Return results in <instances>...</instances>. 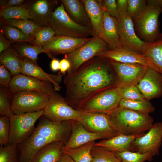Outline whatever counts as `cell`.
I'll return each instance as SVG.
<instances>
[{
    "instance_id": "cell-15",
    "label": "cell",
    "mask_w": 162,
    "mask_h": 162,
    "mask_svg": "<svg viewBox=\"0 0 162 162\" xmlns=\"http://www.w3.org/2000/svg\"><path fill=\"white\" fill-rule=\"evenodd\" d=\"M132 19L127 15L117 20L120 47L142 54L146 42L136 34Z\"/></svg>"
},
{
    "instance_id": "cell-13",
    "label": "cell",
    "mask_w": 162,
    "mask_h": 162,
    "mask_svg": "<svg viewBox=\"0 0 162 162\" xmlns=\"http://www.w3.org/2000/svg\"><path fill=\"white\" fill-rule=\"evenodd\" d=\"M8 88L14 94L22 91L33 90L51 96L57 92L51 82L22 73L12 76Z\"/></svg>"
},
{
    "instance_id": "cell-8",
    "label": "cell",
    "mask_w": 162,
    "mask_h": 162,
    "mask_svg": "<svg viewBox=\"0 0 162 162\" xmlns=\"http://www.w3.org/2000/svg\"><path fill=\"white\" fill-rule=\"evenodd\" d=\"M50 95L33 90H24L14 94L11 110L14 114L38 111L45 108Z\"/></svg>"
},
{
    "instance_id": "cell-9",
    "label": "cell",
    "mask_w": 162,
    "mask_h": 162,
    "mask_svg": "<svg viewBox=\"0 0 162 162\" xmlns=\"http://www.w3.org/2000/svg\"><path fill=\"white\" fill-rule=\"evenodd\" d=\"M82 112L69 105L64 98L56 92L50 96L44 115L52 121L59 122L76 121Z\"/></svg>"
},
{
    "instance_id": "cell-3",
    "label": "cell",
    "mask_w": 162,
    "mask_h": 162,
    "mask_svg": "<svg viewBox=\"0 0 162 162\" xmlns=\"http://www.w3.org/2000/svg\"><path fill=\"white\" fill-rule=\"evenodd\" d=\"M120 134L126 135L141 134L148 130L154 119L149 114L118 106L106 113Z\"/></svg>"
},
{
    "instance_id": "cell-6",
    "label": "cell",
    "mask_w": 162,
    "mask_h": 162,
    "mask_svg": "<svg viewBox=\"0 0 162 162\" xmlns=\"http://www.w3.org/2000/svg\"><path fill=\"white\" fill-rule=\"evenodd\" d=\"M44 114V110L36 112L14 114L10 118L9 144L17 146L32 134L37 121Z\"/></svg>"
},
{
    "instance_id": "cell-32",
    "label": "cell",
    "mask_w": 162,
    "mask_h": 162,
    "mask_svg": "<svg viewBox=\"0 0 162 162\" xmlns=\"http://www.w3.org/2000/svg\"><path fill=\"white\" fill-rule=\"evenodd\" d=\"M14 94L8 88L0 86V115L10 118L14 114L11 106Z\"/></svg>"
},
{
    "instance_id": "cell-17",
    "label": "cell",
    "mask_w": 162,
    "mask_h": 162,
    "mask_svg": "<svg viewBox=\"0 0 162 162\" xmlns=\"http://www.w3.org/2000/svg\"><path fill=\"white\" fill-rule=\"evenodd\" d=\"M110 60L117 76L118 85L131 84L137 86L148 67L139 64L123 63Z\"/></svg>"
},
{
    "instance_id": "cell-23",
    "label": "cell",
    "mask_w": 162,
    "mask_h": 162,
    "mask_svg": "<svg viewBox=\"0 0 162 162\" xmlns=\"http://www.w3.org/2000/svg\"><path fill=\"white\" fill-rule=\"evenodd\" d=\"M103 13L104 23L100 38L107 44L109 50H113L120 46L117 20L106 12Z\"/></svg>"
},
{
    "instance_id": "cell-31",
    "label": "cell",
    "mask_w": 162,
    "mask_h": 162,
    "mask_svg": "<svg viewBox=\"0 0 162 162\" xmlns=\"http://www.w3.org/2000/svg\"><path fill=\"white\" fill-rule=\"evenodd\" d=\"M91 155V162H121L116 152L95 145L92 149Z\"/></svg>"
},
{
    "instance_id": "cell-11",
    "label": "cell",
    "mask_w": 162,
    "mask_h": 162,
    "mask_svg": "<svg viewBox=\"0 0 162 162\" xmlns=\"http://www.w3.org/2000/svg\"><path fill=\"white\" fill-rule=\"evenodd\" d=\"M121 99L116 87L112 88L94 96L84 104L80 110L106 113L118 107Z\"/></svg>"
},
{
    "instance_id": "cell-39",
    "label": "cell",
    "mask_w": 162,
    "mask_h": 162,
    "mask_svg": "<svg viewBox=\"0 0 162 162\" xmlns=\"http://www.w3.org/2000/svg\"><path fill=\"white\" fill-rule=\"evenodd\" d=\"M32 35L35 38L36 46L42 47L55 35V33L51 27L48 26L38 29Z\"/></svg>"
},
{
    "instance_id": "cell-34",
    "label": "cell",
    "mask_w": 162,
    "mask_h": 162,
    "mask_svg": "<svg viewBox=\"0 0 162 162\" xmlns=\"http://www.w3.org/2000/svg\"><path fill=\"white\" fill-rule=\"evenodd\" d=\"M7 25L16 27L27 35L30 36L42 28L33 21L28 20L8 19L5 20Z\"/></svg>"
},
{
    "instance_id": "cell-28",
    "label": "cell",
    "mask_w": 162,
    "mask_h": 162,
    "mask_svg": "<svg viewBox=\"0 0 162 162\" xmlns=\"http://www.w3.org/2000/svg\"><path fill=\"white\" fill-rule=\"evenodd\" d=\"M32 19L48 25V19L50 10L49 4L47 1L39 0L35 2L28 8Z\"/></svg>"
},
{
    "instance_id": "cell-12",
    "label": "cell",
    "mask_w": 162,
    "mask_h": 162,
    "mask_svg": "<svg viewBox=\"0 0 162 162\" xmlns=\"http://www.w3.org/2000/svg\"><path fill=\"white\" fill-rule=\"evenodd\" d=\"M148 130L134 140L132 145L134 151L159 155L162 142V122L153 123Z\"/></svg>"
},
{
    "instance_id": "cell-51",
    "label": "cell",
    "mask_w": 162,
    "mask_h": 162,
    "mask_svg": "<svg viewBox=\"0 0 162 162\" xmlns=\"http://www.w3.org/2000/svg\"><path fill=\"white\" fill-rule=\"evenodd\" d=\"M159 40H162V32L160 33L159 37Z\"/></svg>"
},
{
    "instance_id": "cell-47",
    "label": "cell",
    "mask_w": 162,
    "mask_h": 162,
    "mask_svg": "<svg viewBox=\"0 0 162 162\" xmlns=\"http://www.w3.org/2000/svg\"><path fill=\"white\" fill-rule=\"evenodd\" d=\"M70 65L69 61L63 58L60 62V70L62 74H66V72L69 69Z\"/></svg>"
},
{
    "instance_id": "cell-1",
    "label": "cell",
    "mask_w": 162,
    "mask_h": 162,
    "mask_svg": "<svg viewBox=\"0 0 162 162\" xmlns=\"http://www.w3.org/2000/svg\"><path fill=\"white\" fill-rule=\"evenodd\" d=\"M63 82L66 89V101L78 110L95 95L116 87L118 84L110 60L98 56L84 63L74 73L66 74Z\"/></svg>"
},
{
    "instance_id": "cell-45",
    "label": "cell",
    "mask_w": 162,
    "mask_h": 162,
    "mask_svg": "<svg viewBox=\"0 0 162 162\" xmlns=\"http://www.w3.org/2000/svg\"><path fill=\"white\" fill-rule=\"evenodd\" d=\"M116 4L120 17L126 16L127 14L128 0H117Z\"/></svg>"
},
{
    "instance_id": "cell-7",
    "label": "cell",
    "mask_w": 162,
    "mask_h": 162,
    "mask_svg": "<svg viewBox=\"0 0 162 162\" xmlns=\"http://www.w3.org/2000/svg\"><path fill=\"white\" fill-rule=\"evenodd\" d=\"M109 50L107 44L100 37H92L91 39L74 51L65 54V58L70 66L66 74L75 72L84 63L96 56L100 52Z\"/></svg>"
},
{
    "instance_id": "cell-48",
    "label": "cell",
    "mask_w": 162,
    "mask_h": 162,
    "mask_svg": "<svg viewBox=\"0 0 162 162\" xmlns=\"http://www.w3.org/2000/svg\"><path fill=\"white\" fill-rule=\"evenodd\" d=\"M50 67L51 70L54 71L59 70V61L56 58L53 59L51 62Z\"/></svg>"
},
{
    "instance_id": "cell-27",
    "label": "cell",
    "mask_w": 162,
    "mask_h": 162,
    "mask_svg": "<svg viewBox=\"0 0 162 162\" xmlns=\"http://www.w3.org/2000/svg\"><path fill=\"white\" fill-rule=\"evenodd\" d=\"M142 54L152 61L157 71L162 75V40L146 42Z\"/></svg>"
},
{
    "instance_id": "cell-41",
    "label": "cell",
    "mask_w": 162,
    "mask_h": 162,
    "mask_svg": "<svg viewBox=\"0 0 162 162\" xmlns=\"http://www.w3.org/2000/svg\"><path fill=\"white\" fill-rule=\"evenodd\" d=\"M10 130V118L5 116H0V146H5L9 144Z\"/></svg>"
},
{
    "instance_id": "cell-2",
    "label": "cell",
    "mask_w": 162,
    "mask_h": 162,
    "mask_svg": "<svg viewBox=\"0 0 162 162\" xmlns=\"http://www.w3.org/2000/svg\"><path fill=\"white\" fill-rule=\"evenodd\" d=\"M69 121L55 122L44 116L37 127L26 139L17 146L23 162H31L39 151L51 142H65L69 130Z\"/></svg>"
},
{
    "instance_id": "cell-18",
    "label": "cell",
    "mask_w": 162,
    "mask_h": 162,
    "mask_svg": "<svg viewBox=\"0 0 162 162\" xmlns=\"http://www.w3.org/2000/svg\"><path fill=\"white\" fill-rule=\"evenodd\" d=\"M137 86L148 100L162 96V75L147 67Z\"/></svg>"
},
{
    "instance_id": "cell-29",
    "label": "cell",
    "mask_w": 162,
    "mask_h": 162,
    "mask_svg": "<svg viewBox=\"0 0 162 162\" xmlns=\"http://www.w3.org/2000/svg\"><path fill=\"white\" fill-rule=\"evenodd\" d=\"M95 141L89 142L79 147L68 149L63 153L70 156L75 162H91V151Z\"/></svg>"
},
{
    "instance_id": "cell-44",
    "label": "cell",
    "mask_w": 162,
    "mask_h": 162,
    "mask_svg": "<svg viewBox=\"0 0 162 162\" xmlns=\"http://www.w3.org/2000/svg\"><path fill=\"white\" fill-rule=\"evenodd\" d=\"M10 71L4 66L0 65V86L8 88L12 76Z\"/></svg>"
},
{
    "instance_id": "cell-35",
    "label": "cell",
    "mask_w": 162,
    "mask_h": 162,
    "mask_svg": "<svg viewBox=\"0 0 162 162\" xmlns=\"http://www.w3.org/2000/svg\"><path fill=\"white\" fill-rule=\"evenodd\" d=\"M121 162H144L151 161L154 156L150 153H141L138 152L126 151L116 152Z\"/></svg>"
},
{
    "instance_id": "cell-4",
    "label": "cell",
    "mask_w": 162,
    "mask_h": 162,
    "mask_svg": "<svg viewBox=\"0 0 162 162\" xmlns=\"http://www.w3.org/2000/svg\"><path fill=\"white\" fill-rule=\"evenodd\" d=\"M162 12V0H147L145 9L134 20L140 38L145 42L152 43L159 40L160 33L158 19Z\"/></svg>"
},
{
    "instance_id": "cell-20",
    "label": "cell",
    "mask_w": 162,
    "mask_h": 162,
    "mask_svg": "<svg viewBox=\"0 0 162 162\" xmlns=\"http://www.w3.org/2000/svg\"><path fill=\"white\" fill-rule=\"evenodd\" d=\"M21 73L51 82L56 91H60L61 88L60 84L62 80L63 75L61 72L57 75L47 73L37 63L28 59L23 58Z\"/></svg>"
},
{
    "instance_id": "cell-26",
    "label": "cell",
    "mask_w": 162,
    "mask_h": 162,
    "mask_svg": "<svg viewBox=\"0 0 162 162\" xmlns=\"http://www.w3.org/2000/svg\"><path fill=\"white\" fill-rule=\"evenodd\" d=\"M22 62L17 51L11 47L0 53V64L10 71L12 76L21 73Z\"/></svg>"
},
{
    "instance_id": "cell-14",
    "label": "cell",
    "mask_w": 162,
    "mask_h": 162,
    "mask_svg": "<svg viewBox=\"0 0 162 162\" xmlns=\"http://www.w3.org/2000/svg\"><path fill=\"white\" fill-rule=\"evenodd\" d=\"M91 38H74L55 35L42 47L49 57L52 59L60 54L70 53L81 46Z\"/></svg>"
},
{
    "instance_id": "cell-38",
    "label": "cell",
    "mask_w": 162,
    "mask_h": 162,
    "mask_svg": "<svg viewBox=\"0 0 162 162\" xmlns=\"http://www.w3.org/2000/svg\"><path fill=\"white\" fill-rule=\"evenodd\" d=\"M4 36L12 42L28 41L32 38L19 28L12 26L7 25L3 30Z\"/></svg>"
},
{
    "instance_id": "cell-36",
    "label": "cell",
    "mask_w": 162,
    "mask_h": 162,
    "mask_svg": "<svg viewBox=\"0 0 162 162\" xmlns=\"http://www.w3.org/2000/svg\"><path fill=\"white\" fill-rule=\"evenodd\" d=\"M116 88L122 99L146 100L136 85L120 84Z\"/></svg>"
},
{
    "instance_id": "cell-33",
    "label": "cell",
    "mask_w": 162,
    "mask_h": 162,
    "mask_svg": "<svg viewBox=\"0 0 162 162\" xmlns=\"http://www.w3.org/2000/svg\"><path fill=\"white\" fill-rule=\"evenodd\" d=\"M1 14L5 20L32 19L28 9L23 6H16L6 8L2 11Z\"/></svg>"
},
{
    "instance_id": "cell-37",
    "label": "cell",
    "mask_w": 162,
    "mask_h": 162,
    "mask_svg": "<svg viewBox=\"0 0 162 162\" xmlns=\"http://www.w3.org/2000/svg\"><path fill=\"white\" fill-rule=\"evenodd\" d=\"M16 49L17 52L21 57L28 59L35 63H37L38 55L41 53H45L42 47L27 44L20 46Z\"/></svg>"
},
{
    "instance_id": "cell-25",
    "label": "cell",
    "mask_w": 162,
    "mask_h": 162,
    "mask_svg": "<svg viewBox=\"0 0 162 162\" xmlns=\"http://www.w3.org/2000/svg\"><path fill=\"white\" fill-rule=\"evenodd\" d=\"M65 142L57 141L41 148L31 162H57L64 152Z\"/></svg>"
},
{
    "instance_id": "cell-19",
    "label": "cell",
    "mask_w": 162,
    "mask_h": 162,
    "mask_svg": "<svg viewBox=\"0 0 162 162\" xmlns=\"http://www.w3.org/2000/svg\"><path fill=\"white\" fill-rule=\"evenodd\" d=\"M72 132L64 146V152L68 149L76 148L90 142L105 139L102 135L90 132L76 120L71 121Z\"/></svg>"
},
{
    "instance_id": "cell-43",
    "label": "cell",
    "mask_w": 162,
    "mask_h": 162,
    "mask_svg": "<svg viewBox=\"0 0 162 162\" xmlns=\"http://www.w3.org/2000/svg\"><path fill=\"white\" fill-rule=\"evenodd\" d=\"M102 8L103 11L106 12L112 17L118 20L120 18L118 12L116 0H101Z\"/></svg>"
},
{
    "instance_id": "cell-42",
    "label": "cell",
    "mask_w": 162,
    "mask_h": 162,
    "mask_svg": "<svg viewBox=\"0 0 162 162\" xmlns=\"http://www.w3.org/2000/svg\"><path fill=\"white\" fill-rule=\"evenodd\" d=\"M17 146L8 144L0 146V162H16Z\"/></svg>"
},
{
    "instance_id": "cell-10",
    "label": "cell",
    "mask_w": 162,
    "mask_h": 162,
    "mask_svg": "<svg viewBox=\"0 0 162 162\" xmlns=\"http://www.w3.org/2000/svg\"><path fill=\"white\" fill-rule=\"evenodd\" d=\"M82 111L81 113L76 121L88 130L99 133L106 139L119 134L107 114Z\"/></svg>"
},
{
    "instance_id": "cell-30",
    "label": "cell",
    "mask_w": 162,
    "mask_h": 162,
    "mask_svg": "<svg viewBox=\"0 0 162 162\" xmlns=\"http://www.w3.org/2000/svg\"><path fill=\"white\" fill-rule=\"evenodd\" d=\"M118 106L148 114L153 112L155 110L153 105L146 100L122 99Z\"/></svg>"
},
{
    "instance_id": "cell-16",
    "label": "cell",
    "mask_w": 162,
    "mask_h": 162,
    "mask_svg": "<svg viewBox=\"0 0 162 162\" xmlns=\"http://www.w3.org/2000/svg\"><path fill=\"white\" fill-rule=\"evenodd\" d=\"M96 56L121 63L140 64L157 71L156 67L150 59L141 54L128 48L120 46L113 50L102 51Z\"/></svg>"
},
{
    "instance_id": "cell-24",
    "label": "cell",
    "mask_w": 162,
    "mask_h": 162,
    "mask_svg": "<svg viewBox=\"0 0 162 162\" xmlns=\"http://www.w3.org/2000/svg\"><path fill=\"white\" fill-rule=\"evenodd\" d=\"M61 1L67 14L74 22L92 29L91 22L82 0H62Z\"/></svg>"
},
{
    "instance_id": "cell-40",
    "label": "cell",
    "mask_w": 162,
    "mask_h": 162,
    "mask_svg": "<svg viewBox=\"0 0 162 162\" xmlns=\"http://www.w3.org/2000/svg\"><path fill=\"white\" fill-rule=\"evenodd\" d=\"M147 0H128V8L127 15L133 20L138 18L146 8Z\"/></svg>"
},
{
    "instance_id": "cell-49",
    "label": "cell",
    "mask_w": 162,
    "mask_h": 162,
    "mask_svg": "<svg viewBox=\"0 0 162 162\" xmlns=\"http://www.w3.org/2000/svg\"><path fill=\"white\" fill-rule=\"evenodd\" d=\"M24 2L23 0H10L6 5V8L16 6H19Z\"/></svg>"
},
{
    "instance_id": "cell-22",
    "label": "cell",
    "mask_w": 162,
    "mask_h": 162,
    "mask_svg": "<svg viewBox=\"0 0 162 162\" xmlns=\"http://www.w3.org/2000/svg\"><path fill=\"white\" fill-rule=\"evenodd\" d=\"M90 20L92 37H100L102 31L104 16L101 0H82Z\"/></svg>"
},
{
    "instance_id": "cell-21",
    "label": "cell",
    "mask_w": 162,
    "mask_h": 162,
    "mask_svg": "<svg viewBox=\"0 0 162 162\" xmlns=\"http://www.w3.org/2000/svg\"><path fill=\"white\" fill-rule=\"evenodd\" d=\"M145 133L138 135H126L119 134L109 139L95 143V145L103 147L115 152H135L132 145L134 140Z\"/></svg>"
},
{
    "instance_id": "cell-5",
    "label": "cell",
    "mask_w": 162,
    "mask_h": 162,
    "mask_svg": "<svg viewBox=\"0 0 162 162\" xmlns=\"http://www.w3.org/2000/svg\"><path fill=\"white\" fill-rule=\"evenodd\" d=\"M48 23L56 35L74 38H87L91 35L92 29L74 22L67 14L62 3L54 11L50 12Z\"/></svg>"
},
{
    "instance_id": "cell-50",
    "label": "cell",
    "mask_w": 162,
    "mask_h": 162,
    "mask_svg": "<svg viewBox=\"0 0 162 162\" xmlns=\"http://www.w3.org/2000/svg\"><path fill=\"white\" fill-rule=\"evenodd\" d=\"M57 162H75L69 155L63 153Z\"/></svg>"
},
{
    "instance_id": "cell-46",
    "label": "cell",
    "mask_w": 162,
    "mask_h": 162,
    "mask_svg": "<svg viewBox=\"0 0 162 162\" xmlns=\"http://www.w3.org/2000/svg\"><path fill=\"white\" fill-rule=\"evenodd\" d=\"M11 45L10 41L7 39L5 37L1 34L0 35V52L9 48Z\"/></svg>"
}]
</instances>
